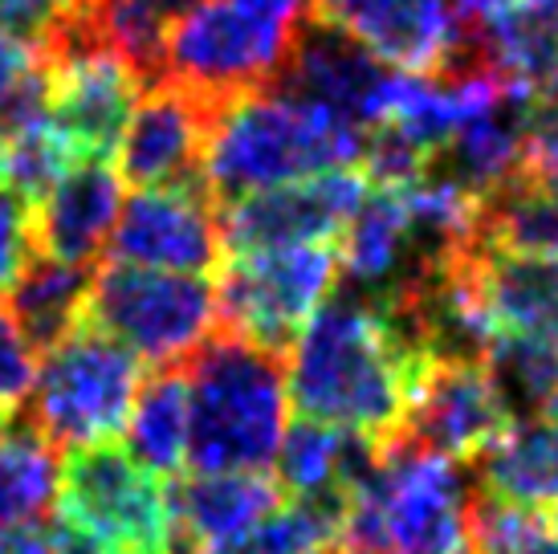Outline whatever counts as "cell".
<instances>
[{"instance_id": "28", "label": "cell", "mask_w": 558, "mask_h": 554, "mask_svg": "<svg viewBox=\"0 0 558 554\" xmlns=\"http://www.w3.org/2000/svg\"><path fill=\"white\" fill-rule=\"evenodd\" d=\"M82 164L74 143L62 135V127L46 115L9 131V159H4V188H13L21 201H46L65 171Z\"/></svg>"}, {"instance_id": "14", "label": "cell", "mask_w": 558, "mask_h": 554, "mask_svg": "<svg viewBox=\"0 0 558 554\" xmlns=\"http://www.w3.org/2000/svg\"><path fill=\"white\" fill-rule=\"evenodd\" d=\"M510 416L497 400L485 368L445 363L420 380L396 441L449 461L473 465L485 448L510 432Z\"/></svg>"}, {"instance_id": "16", "label": "cell", "mask_w": 558, "mask_h": 554, "mask_svg": "<svg viewBox=\"0 0 558 554\" xmlns=\"http://www.w3.org/2000/svg\"><path fill=\"white\" fill-rule=\"evenodd\" d=\"M314 25L351 37L400 74H436L457 41L452 0H314Z\"/></svg>"}, {"instance_id": "29", "label": "cell", "mask_w": 558, "mask_h": 554, "mask_svg": "<svg viewBox=\"0 0 558 554\" xmlns=\"http://www.w3.org/2000/svg\"><path fill=\"white\" fill-rule=\"evenodd\" d=\"M94 4L98 0H0V29L49 53L78 33H94Z\"/></svg>"}, {"instance_id": "17", "label": "cell", "mask_w": 558, "mask_h": 554, "mask_svg": "<svg viewBox=\"0 0 558 554\" xmlns=\"http://www.w3.org/2000/svg\"><path fill=\"white\" fill-rule=\"evenodd\" d=\"M123 208V184L110 164H74L46 201L33 204L37 257L65 265H90L114 237Z\"/></svg>"}, {"instance_id": "11", "label": "cell", "mask_w": 558, "mask_h": 554, "mask_svg": "<svg viewBox=\"0 0 558 554\" xmlns=\"http://www.w3.org/2000/svg\"><path fill=\"white\" fill-rule=\"evenodd\" d=\"M110 253V262L156 274H213L225 262L220 204L204 184L135 188L119 208Z\"/></svg>"}, {"instance_id": "26", "label": "cell", "mask_w": 558, "mask_h": 554, "mask_svg": "<svg viewBox=\"0 0 558 554\" xmlns=\"http://www.w3.org/2000/svg\"><path fill=\"white\" fill-rule=\"evenodd\" d=\"M485 375L513 424L558 412V342L501 335L485 354Z\"/></svg>"}, {"instance_id": "19", "label": "cell", "mask_w": 558, "mask_h": 554, "mask_svg": "<svg viewBox=\"0 0 558 554\" xmlns=\"http://www.w3.org/2000/svg\"><path fill=\"white\" fill-rule=\"evenodd\" d=\"M473 245L501 257L558 262V171L526 155L510 180L477 196Z\"/></svg>"}, {"instance_id": "25", "label": "cell", "mask_w": 558, "mask_h": 554, "mask_svg": "<svg viewBox=\"0 0 558 554\" xmlns=\"http://www.w3.org/2000/svg\"><path fill=\"white\" fill-rule=\"evenodd\" d=\"M62 457L33 424L0 432V530L33 526L58 502Z\"/></svg>"}, {"instance_id": "24", "label": "cell", "mask_w": 558, "mask_h": 554, "mask_svg": "<svg viewBox=\"0 0 558 554\" xmlns=\"http://www.w3.org/2000/svg\"><path fill=\"white\" fill-rule=\"evenodd\" d=\"M208 0H98L94 4V37L110 46L135 74L151 86L163 77V49L171 29Z\"/></svg>"}, {"instance_id": "35", "label": "cell", "mask_w": 558, "mask_h": 554, "mask_svg": "<svg viewBox=\"0 0 558 554\" xmlns=\"http://www.w3.org/2000/svg\"><path fill=\"white\" fill-rule=\"evenodd\" d=\"M4 159H9V131L0 123V180H4Z\"/></svg>"}, {"instance_id": "34", "label": "cell", "mask_w": 558, "mask_h": 554, "mask_svg": "<svg viewBox=\"0 0 558 554\" xmlns=\"http://www.w3.org/2000/svg\"><path fill=\"white\" fill-rule=\"evenodd\" d=\"M530 0H452V13H457V25H477V21H489V16H501L510 9H522Z\"/></svg>"}, {"instance_id": "2", "label": "cell", "mask_w": 558, "mask_h": 554, "mask_svg": "<svg viewBox=\"0 0 558 554\" xmlns=\"http://www.w3.org/2000/svg\"><path fill=\"white\" fill-rule=\"evenodd\" d=\"M363 135L367 131L278 91L241 94L213 110L201 180L217 204H233L342 171L363 155Z\"/></svg>"}, {"instance_id": "27", "label": "cell", "mask_w": 558, "mask_h": 554, "mask_svg": "<svg viewBox=\"0 0 558 554\" xmlns=\"http://www.w3.org/2000/svg\"><path fill=\"white\" fill-rule=\"evenodd\" d=\"M342 514H347L342 493L294 497L274 509L262 526H253L245 539L208 554H339Z\"/></svg>"}, {"instance_id": "33", "label": "cell", "mask_w": 558, "mask_h": 554, "mask_svg": "<svg viewBox=\"0 0 558 554\" xmlns=\"http://www.w3.org/2000/svg\"><path fill=\"white\" fill-rule=\"evenodd\" d=\"M41 65H46V53H41V49L0 29V107H4Z\"/></svg>"}, {"instance_id": "5", "label": "cell", "mask_w": 558, "mask_h": 554, "mask_svg": "<svg viewBox=\"0 0 558 554\" xmlns=\"http://www.w3.org/2000/svg\"><path fill=\"white\" fill-rule=\"evenodd\" d=\"M143 363L123 342L82 318L62 342H53L33 387V429L58 448L114 445L123 436Z\"/></svg>"}, {"instance_id": "37", "label": "cell", "mask_w": 558, "mask_h": 554, "mask_svg": "<svg viewBox=\"0 0 558 554\" xmlns=\"http://www.w3.org/2000/svg\"><path fill=\"white\" fill-rule=\"evenodd\" d=\"M0 432H4V420H0Z\"/></svg>"}, {"instance_id": "4", "label": "cell", "mask_w": 558, "mask_h": 554, "mask_svg": "<svg viewBox=\"0 0 558 554\" xmlns=\"http://www.w3.org/2000/svg\"><path fill=\"white\" fill-rule=\"evenodd\" d=\"M473 493L461 461L391 441L347 493L339 554H461Z\"/></svg>"}, {"instance_id": "10", "label": "cell", "mask_w": 558, "mask_h": 554, "mask_svg": "<svg viewBox=\"0 0 558 554\" xmlns=\"http://www.w3.org/2000/svg\"><path fill=\"white\" fill-rule=\"evenodd\" d=\"M49 119L74 143L78 159L107 164L140 107L147 82L94 33H78L46 53Z\"/></svg>"}, {"instance_id": "20", "label": "cell", "mask_w": 558, "mask_h": 554, "mask_svg": "<svg viewBox=\"0 0 558 554\" xmlns=\"http://www.w3.org/2000/svg\"><path fill=\"white\" fill-rule=\"evenodd\" d=\"M465 274L497 339L510 335V339L558 342V262L501 257L469 245Z\"/></svg>"}, {"instance_id": "8", "label": "cell", "mask_w": 558, "mask_h": 554, "mask_svg": "<svg viewBox=\"0 0 558 554\" xmlns=\"http://www.w3.org/2000/svg\"><path fill=\"white\" fill-rule=\"evenodd\" d=\"M298 37V29H286L236 0H208L171 29L163 77L220 107L241 94L274 91Z\"/></svg>"}, {"instance_id": "13", "label": "cell", "mask_w": 558, "mask_h": 554, "mask_svg": "<svg viewBox=\"0 0 558 554\" xmlns=\"http://www.w3.org/2000/svg\"><path fill=\"white\" fill-rule=\"evenodd\" d=\"M400 82V70L372 58L351 37L311 21L290 53V65L274 82V91L298 98V103H311L359 131H372V127L388 123Z\"/></svg>"}, {"instance_id": "3", "label": "cell", "mask_w": 558, "mask_h": 554, "mask_svg": "<svg viewBox=\"0 0 558 554\" xmlns=\"http://www.w3.org/2000/svg\"><path fill=\"white\" fill-rule=\"evenodd\" d=\"M184 375L187 461L196 473H265L278 461L290 429L281 354L217 330Z\"/></svg>"}, {"instance_id": "9", "label": "cell", "mask_w": 558, "mask_h": 554, "mask_svg": "<svg viewBox=\"0 0 558 554\" xmlns=\"http://www.w3.org/2000/svg\"><path fill=\"white\" fill-rule=\"evenodd\" d=\"M217 314L220 330L236 339L290 351L326 293L339 281V245H298L229 257L217 269Z\"/></svg>"}, {"instance_id": "21", "label": "cell", "mask_w": 558, "mask_h": 554, "mask_svg": "<svg viewBox=\"0 0 558 554\" xmlns=\"http://www.w3.org/2000/svg\"><path fill=\"white\" fill-rule=\"evenodd\" d=\"M485 497L522 509H558V412L518 420L473 461Z\"/></svg>"}, {"instance_id": "36", "label": "cell", "mask_w": 558, "mask_h": 554, "mask_svg": "<svg viewBox=\"0 0 558 554\" xmlns=\"http://www.w3.org/2000/svg\"><path fill=\"white\" fill-rule=\"evenodd\" d=\"M546 522H550V539L558 542V509H550V514H546Z\"/></svg>"}, {"instance_id": "7", "label": "cell", "mask_w": 558, "mask_h": 554, "mask_svg": "<svg viewBox=\"0 0 558 554\" xmlns=\"http://www.w3.org/2000/svg\"><path fill=\"white\" fill-rule=\"evenodd\" d=\"M58 518L107 554H180L171 485L119 445L70 448L58 481Z\"/></svg>"}, {"instance_id": "1", "label": "cell", "mask_w": 558, "mask_h": 554, "mask_svg": "<svg viewBox=\"0 0 558 554\" xmlns=\"http://www.w3.org/2000/svg\"><path fill=\"white\" fill-rule=\"evenodd\" d=\"M428 371V363L396 342L363 293L342 290L290 347L286 387L302 420L384 448L400 436L408 404Z\"/></svg>"}, {"instance_id": "23", "label": "cell", "mask_w": 558, "mask_h": 554, "mask_svg": "<svg viewBox=\"0 0 558 554\" xmlns=\"http://www.w3.org/2000/svg\"><path fill=\"white\" fill-rule=\"evenodd\" d=\"M126 453L156 478L180 473L187 461V375L184 371H159L135 396L126 420Z\"/></svg>"}, {"instance_id": "38", "label": "cell", "mask_w": 558, "mask_h": 554, "mask_svg": "<svg viewBox=\"0 0 558 554\" xmlns=\"http://www.w3.org/2000/svg\"><path fill=\"white\" fill-rule=\"evenodd\" d=\"M555 171H558V164H555Z\"/></svg>"}, {"instance_id": "15", "label": "cell", "mask_w": 558, "mask_h": 554, "mask_svg": "<svg viewBox=\"0 0 558 554\" xmlns=\"http://www.w3.org/2000/svg\"><path fill=\"white\" fill-rule=\"evenodd\" d=\"M213 103L180 82H151L119 143V171L135 188L204 184V147L213 127Z\"/></svg>"}, {"instance_id": "18", "label": "cell", "mask_w": 558, "mask_h": 554, "mask_svg": "<svg viewBox=\"0 0 558 554\" xmlns=\"http://www.w3.org/2000/svg\"><path fill=\"white\" fill-rule=\"evenodd\" d=\"M281 506V490L265 473H196L171 485L180 554H208L245 539Z\"/></svg>"}, {"instance_id": "32", "label": "cell", "mask_w": 558, "mask_h": 554, "mask_svg": "<svg viewBox=\"0 0 558 554\" xmlns=\"http://www.w3.org/2000/svg\"><path fill=\"white\" fill-rule=\"evenodd\" d=\"M526 143L530 159L555 168L558 164V70L526 94Z\"/></svg>"}, {"instance_id": "12", "label": "cell", "mask_w": 558, "mask_h": 554, "mask_svg": "<svg viewBox=\"0 0 558 554\" xmlns=\"http://www.w3.org/2000/svg\"><path fill=\"white\" fill-rule=\"evenodd\" d=\"M363 196H367V180L363 171L351 168L241 196L220 208L225 257L298 245H339L342 229L359 213Z\"/></svg>"}, {"instance_id": "31", "label": "cell", "mask_w": 558, "mask_h": 554, "mask_svg": "<svg viewBox=\"0 0 558 554\" xmlns=\"http://www.w3.org/2000/svg\"><path fill=\"white\" fill-rule=\"evenodd\" d=\"M33 204L21 201L13 188L0 184V290H13V281L33 262Z\"/></svg>"}, {"instance_id": "22", "label": "cell", "mask_w": 558, "mask_h": 554, "mask_svg": "<svg viewBox=\"0 0 558 554\" xmlns=\"http://www.w3.org/2000/svg\"><path fill=\"white\" fill-rule=\"evenodd\" d=\"M94 274L86 265L49 262V257H33L25 274L13 281L9 290V318H13L25 339L41 351L62 342L74 326L86 318V302H90Z\"/></svg>"}, {"instance_id": "6", "label": "cell", "mask_w": 558, "mask_h": 554, "mask_svg": "<svg viewBox=\"0 0 558 554\" xmlns=\"http://www.w3.org/2000/svg\"><path fill=\"white\" fill-rule=\"evenodd\" d=\"M86 323L123 342L140 363L175 371L220 330L217 286L192 274H156L107 262L94 274Z\"/></svg>"}, {"instance_id": "30", "label": "cell", "mask_w": 558, "mask_h": 554, "mask_svg": "<svg viewBox=\"0 0 558 554\" xmlns=\"http://www.w3.org/2000/svg\"><path fill=\"white\" fill-rule=\"evenodd\" d=\"M37 347L25 339V330L9 318V310L0 314V420L16 416L29 404L33 387H37Z\"/></svg>"}]
</instances>
